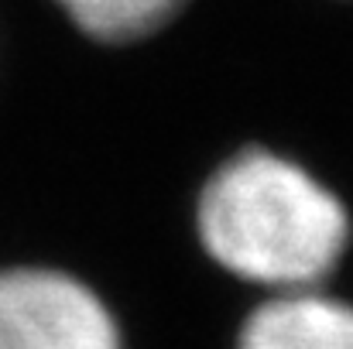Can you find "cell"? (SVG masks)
I'll list each match as a JSON object with an SVG mask.
<instances>
[{
  "mask_svg": "<svg viewBox=\"0 0 353 349\" xmlns=\"http://www.w3.org/2000/svg\"><path fill=\"white\" fill-rule=\"evenodd\" d=\"M199 236L230 274L274 291L316 288L347 250L343 202L305 168L247 147L206 182Z\"/></svg>",
  "mask_w": 353,
  "mask_h": 349,
  "instance_id": "obj_1",
  "label": "cell"
},
{
  "mask_svg": "<svg viewBox=\"0 0 353 349\" xmlns=\"http://www.w3.org/2000/svg\"><path fill=\"white\" fill-rule=\"evenodd\" d=\"M0 349H123L110 308L52 267L0 271Z\"/></svg>",
  "mask_w": 353,
  "mask_h": 349,
  "instance_id": "obj_2",
  "label": "cell"
},
{
  "mask_svg": "<svg viewBox=\"0 0 353 349\" xmlns=\"http://www.w3.org/2000/svg\"><path fill=\"white\" fill-rule=\"evenodd\" d=\"M236 349H353V305L316 288L274 291L247 315Z\"/></svg>",
  "mask_w": 353,
  "mask_h": 349,
  "instance_id": "obj_3",
  "label": "cell"
},
{
  "mask_svg": "<svg viewBox=\"0 0 353 349\" xmlns=\"http://www.w3.org/2000/svg\"><path fill=\"white\" fill-rule=\"evenodd\" d=\"M97 41H137L179 14L185 0H55Z\"/></svg>",
  "mask_w": 353,
  "mask_h": 349,
  "instance_id": "obj_4",
  "label": "cell"
}]
</instances>
